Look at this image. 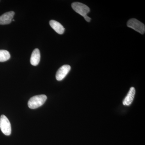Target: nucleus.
Instances as JSON below:
<instances>
[{"mask_svg": "<svg viewBox=\"0 0 145 145\" xmlns=\"http://www.w3.org/2000/svg\"><path fill=\"white\" fill-rule=\"evenodd\" d=\"M47 99V96L44 94L33 96L28 101V106L31 109L38 108L44 103Z\"/></svg>", "mask_w": 145, "mask_h": 145, "instance_id": "f257e3e1", "label": "nucleus"}, {"mask_svg": "<svg viewBox=\"0 0 145 145\" xmlns=\"http://www.w3.org/2000/svg\"><path fill=\"white\" fill-rule=\"evenodd\" d=\"M127 26L141 34H144L145 33L144 24L137 19L132 18L129 20L127 22Z\"/></svg>", "mask_w": 145, "mask_h": 145, "instance_id": "f03ea898", "label": "nucleus"}, {"mask_svg": "<svg viewBox=\"0 0 145 145\" xmlns=\"http://www.w3.org/2000/svg\"><path fill=\"white\" fill-rule=\"evenodd\" d=\"M0 129L3 133L6 135H9L11 134V128L10 121L8 118L3 114L0 118Z\"/></svg>", "mask_w": 145, "mask_h": 145, "instance_id": "7ed1b4c3", "label": "nucleus"}, {"mask_svg": "<svg viewBox=\"0 0 145 145\" xmlns=\"http://www.w3.org/2000/svg\"><path fill=\"white\" fill-rule=\"evenodd\" d=\"M71 7L76 13L84 17L90 11L89 7L84 4L79 2H74L71 4Z\"/></svg>", "mask_w": 145, "mask_h": 145, "instance_id": "20e7f679", "label": "nucleus"}, {"mask_svg": "<svg viewBox=\"0 0 145 145\" xmlns=\"http://www.w3.org/2000/svg\"><path fill=\"white\" fill-rule=\"evenodd\" d=\"M71 67L69 65H64L58 69L56 74L57 80L61 81L66 76L71 70Z\"/></svg>", "mask_w": 145, "mask_h": 145, "instance_id": "39448f33", "label": "nucleus"}, {"mask_svg": "<svg viewBox=\"0 0 145 145\" xmlns=\"http://www.w3.org/2000/svg\"><path fill=\"white\" fill-rule=\"evenodd\" d=\"M15 15L14 11L7 12L0 16V25H7L10 24Z\"/></svg>", "mask_w": 145, "mask_h": 145, "instance_id": "423d86ee", "label": "nucleus"}, {"mask_svg": "<svg viewBox=\"0 0 145 145\" xmlns=\"http://www.w3.org/2000/svg\"><path fill=\"white\" fill-rule=\"evenodd\" d=\"M135 88L134 87L131 88L127 95L123 101V105H124L129 106L132 103L135 96Z\"/></svg>", "mask_w": 145, "mask_h": 145, "instance_id": "0eeeda50", "label": "nucleus"}, {"mask_svg": "<svg viewBox=\"0 0 145 145\" xmlns=\"http://www.w3.org/2000/svg\"><path fill=\"white\" fill-rule=\"evenodd\" d=\"M50 25L58 34H62L64 32L65 29L59 22L51 20L49 22Z\"/></svg>", "mask_w": 145, "mask_h": 145, "instance_id": "6e6552de", "label": "nucleus"}, {"mask_svg": "<svg viewBox=\"0 0 145 145\" xmlns=\"http://www.w3.org/2000/svg\"><path fill=\"white\" fill-rule=\"evenodd\" d=\"M40 59V53L38 48H36L31 54L30 58V63L32 65L36 66L39 64Z\"/></svg>", "mask_w": 145, "mask_h": 145, "instance_id": "1a4fd4ad", "label": "nucleus"}, {"mask_svg": "<svg viewBox=\"0 0 145 145\" xmlns=\"http://www.w3.org/2000/svg\"><path fill=\"white\" fill-rule=\"evenodd\" d=\"M10 57L9 52L4 50H0V62H3L8 61Z\"/></svg>", "mask_w": 145, "mask_h": 145, "instance_id": "9d476101", "label": "nucleus"}, {"mask_svg": "<svg viewBox=\"0 0 145 145\" xmlns=\"http://www.w3.org/2000/svg\"><path fill=\"white\" fill-rule=\"evenodd\" d=\"M84 18L85 20H86L87 21V22H90L91 20V18H89V17L88 16H87V15L84 16Z\"/></svg>", "mask_w": 145, "mask_h": 145, "instance_id": "9b49d317", "label": "nucleus"}, {"mask_svg": "<svg viewBox=\"0 0 145 145\" xmlns=\"http://www.w3.org/2000/svg\"><path fill=\"white\" fill-rule=\"evenodd\" d=\"M13 20V21H15V20Z\"/></svg>", "mask_w": 145, "mask_h": 145, "instance_id": "f8f14e48", "label": "nucleus"}]
</instances>
